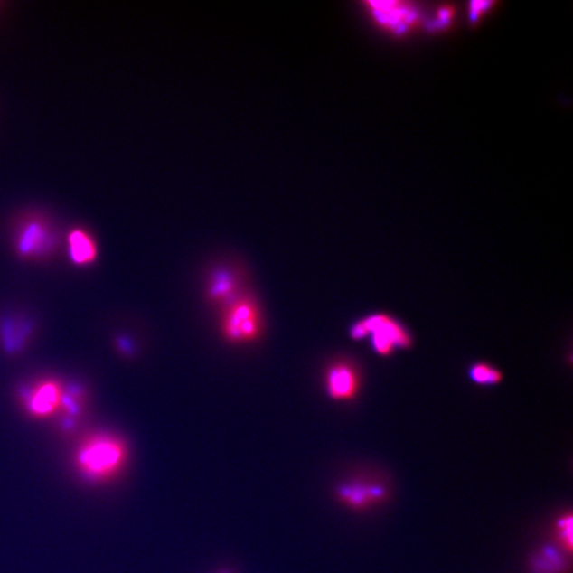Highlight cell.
Wrapping results in <instances>:
<instances>
[{"label": "cell", "instance_id": "cell-1", "mask_svg": "<svg viewBox=\"0 0 573 573\" xmlns=\"http://www.w3.org/2000/svg\"><path fill=\"white\" fill-rule=\"evenodd\" d=\"M351 338L355 341L368 339L371 350L378 356L389 357L396 351L409 349L412 336L407 327L388 314H373L352 325Z\"/></svg>", "mask_w": 573, "mask_h": 573}, {"label": "cell", "instance_id": "cell-2", "mask_svg": "<svg viewBox=\"0 0 573 573\" xmlns=\"http://www.w3.org/2000/svg\"><path fill=\"white\" fill-rule=\"evenodd\" d=\"M127 448L124 442L112 436H96L81 445L77 465L90 479L112 477L125 465Z\"/></svg>", "mask_w": 573, "mask_h": 573}, {"label": "cell", "instance_id": "cell-3", "mask_svg": "<svg viewBox=\"0 0 573 573\" xmlns=\"http://www.w3.org/2000/svg\"><path fill=\"white\" fill-rule=\"evenodd\" d=\"M264 320L259 304L251 295L242 292L222 308L221 332L228 343L247 344L259 339Z\"/></svg>", "mask_w": 573, "mask_h": 573}, {"label": "cell", "instance_id": "cell-4", "mask_svg": "<svg viewBox=\"0 0 573 573\" xmlns=\"http://www.w3.org/2000/svg\"><path fill=\"white\" fill-rule=\"evenodd\" d=\"M56 242V231L44 212L29 210L18 216L14 231V245L18 254L35 258L50 252Z\"/></svg>", "mask_w": 573, "mask_h": 573}, {"label": "cell", "instance_id": "cell-5", "mask_svg": "<svg viewBox=\"0 0 573 573\" xmlns=\"http://www.w3.org/2000/svg\"><path fill=\"white\" fill-rule=\"evenodd\" d=\"M324 383L329 398L336 401H351L362 390L361 370L355 363L341 359L328 365Z\"/></svg>", "mask_w": 573, "mask_h": 573}, {"label": "cell", "instance_id": "cell-6", "mask_svg": "<svg viewBox=\"0 0 573 573\" xmlns=\"http://www.w3.org/2000/svg\"><path fill=\"white\" fill-rule=\"evenodd\" d=\"M337 496L347 507L358 510L368 509L371 505L385 502L388 491L380 484L355 481V483L339 486Z\"/></svg>", "mask_w": 573, "mask_h": 573}, {"label": "cell", "instance_id": "cell-7", "mask_svg": "<svg viewBox=\"0 0 573 573\" xmlns=\"http://www.w3.org/2000/svg\"><path fill=\"white\" fill-rule=\"evenodd\" d=\"M370 7L377 22L395 33L404 32L407 28L416 25L419 14L411 4L370 3Z\"/></svg>", "mask_w": 573, "mask_h": 573}, {"label": "cell", "instance_id": "cell-8", "mask_svg": "<svg viewBox=\"0 0 573 573\" xmlns=\"http://www.w3.org/2000/svg\"><path fill=\"white\" fill-rule=\"evenodd\" d=\"M240 276L228 268L212 271L206 282V296L221 309L242 294Z\"/></svg>", "mask_w": 573, "mask_h": 573}, {"label": "cell", "instance_id": "cell-9", "mask_svg": "<svg viewBox=\"0 0 573 573\" xmlns=\"http://www.w3.org/2000/svg\"><path fill=\"white\" fill-rule=\"evenodd\" d=\"M67 245L71 261L77 265L90 264L99 253L94 237L83 228L70 230L67 235Z\"/></svg>", "mask_w": 573, "mask_h": 573}, {"label": "cell", "instance_id": "cell-10", "mask_svg": "<svg viewBox=\"0 0 573 573\" xmlns=\"http://www.w3.org/2000/svg\"><path fill=\"white\" fill-rule=\"evenodd\" d=\"M62 401V393L54 382L42 383L28 400L30 412L36 417H47L56 411Z\"/></svg>", "mask_w": 573, "mask_h": 573}, {"label": "cell", "instance_id": "cell-11", "mask_svg": "<svg viewBox=\"0 0 573 573\" xmlns=\"http://www.w3.org/2000/svg\"><path fill=\"white\" fill-rule=\"evenodd\" d=\"M468 377L474 385L480 387H493L499 385L503 380V371L495 365L479 362L471 365L468 369Z\"/></svg>", "mask_w": 573, "mask_h": 573}, {"label": "cell", "instance_id": "cell-12", "mask_svg": "<svg viewBox=\"0 0 573 573\" xmlns=\"http://www.w3.org/2000/svg\"><path fill=\"white\" fill-rule=\"evenodd\" d=\"M572 515L565 514L559 517L557 521V540L564 550L570 553L572 551Z\"/></svg>", "mask_w": 573, "mask_h": 573}, {"label": "cell", "instance_id": "cell-13", "mask_svg": "<svg viewBox=\"0 0 573 573\" xmlns=\"http://www.w3.org/2000/svg\"><path fill=\"white\" fill-rule=\"evenodd\" d=\"M539 560H541L540 568L542 572L556 573L559 569L563 568V559H560L556 551H552L550 549H547Z\"/></svg>", "mask_w": 573, "mask_h": 573}, {"label": "cell", "instance_id": "cell-14", "mask_svg": "<svg viewBox=\"0 0 573 573\" xmlns=\"http://www.w3.org/2000/svg\"><path fill=\"white\" fill-rule=\"evenodd\" d=\"M5 5H7V3L3 2V0H0V14H2L4 9L5 8Z\"/></svg>", "mask_w": 573, "mask_h": 573}]
</instances>
